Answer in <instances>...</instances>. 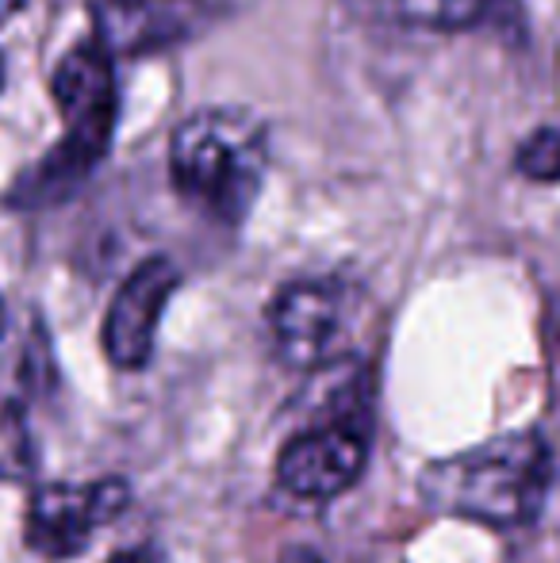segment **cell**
I'll list each match as a JSON object with an SVG mask.
<instances>
[{"label": "cell", "mask_w": 560, "mask_h": 563, "mask_svg": "<svg viewBox=\"0 0 560 563\" xmlns=\"http://www.w3.org/2000/svg\"><path fill=\"white\" fill-rule=\"evenodd\" d=\"M553 483V452L538 433H507L426 464L419 490L430 510L495 529L530 526Z\"/></svg>", "instance_id": "7a4b0ae2"}, {"label": "cell", "mask_w": 560, "mask_h": 563, "mask_svg": "<svg viewBox=\"0 0 560 563\" xmlns=\"http://www.w3.org/2000/svg\"><path fill=\"white\" fill-rule=\"evenodd\" d=\"M116 563H146V560H139V556H120Z\"/></svg>", "instance_id": "4fadbf2b"}, {"label": "cell", "mask_w": 560, "mask_h": 563, "mask_svg": "<svg viewBox=\"0 0 560 563\" xmlns=\"http://www.w3.org/2000/svg\"><path fill=\"white\" fill-rule=\"evenodd\" d=\"M223 4L227 0H89L97 38L112 54L131 58L196 38Z\"/></svg>", "instance_id": "52a82bcc"}, {"label": "cell", "mask_w": 560, "mask_h": 563, "mask_svg": "<svg viewBox=\"0 0 560 563\" xmlns=\"http://www.w3.org/2000/svg\"><path fill=\"white\" fill-rule=\"evenodd\" d=\"M369 418L361 407H345L327 422L296 433L277 456V479L288 495L327 503L361 479L369 460Z\"/></svg>", "instance_id": "5b68a950"}, {"label": "cell", "mask_w": 560, "mask_h": 563, "mask_svg": "<svg viewBox=\"0 0 560 563\" xmlns=\"http://www.w3.org/2000/svg\"><path fill=\"white\" fill-rule=\"evenodd\" d=\"M270 162V139L254 112L211 108L177 126L169 142L173 188L219 223H242L254 208Z\"/></svg>", "instance_id": "3957f363"}, {"label": "cell", "mask_w": 560, "mask_h": 563, "mask_svg": "<svg viewBox=\"0 0 560 563\" xmlns=\"http://www.w3.org/2000/svg\"><path fill=\"white\" fill-rule=\"evenodd\" d=\"M54 387V353L35 314L20 322L0 349V479L23 483L35 475L39 449L31 433V407Z\"/></svg>", "instance_id": "277c9868"}, {"label": "cell", "mask_w": 560, "mask_h": 563, "mask_svg": "<svg viewBox=\"0 0 560 563\" xmlns=\"http://www.w3.org/2000/svg\"><path fill=\"white\" fill-rule=\"evenodd\" d=\"M345 327V288L338 280H296L277 291L270 330L277 353L292 368H319L330 361Z\"/></svg>", "instance_id": "ba28073f"}, {"label": "cell", "mask_w": 560, "mask_h": 563, "mask_svg": "<svg viewBox=\"0 0 560 563\" xmlns=\"http://www.w3.org/2000/svg\"><path fill=\"white\" fill-rule=\"evenodd\" d=\"M0 89H4V58H0Z\"/></svg>", "instance_id": "5bb4252c"}, {"label": "cell", "mask_w": 560, "mask_h": 563, "mask_svg": "<svg viewBox=\"0 0 560 563\" xmlns=\"http://www.w3.org/2000/svg\"><path fill=\"white\" fill-rule=\"evenodd\" d=\"M0 330H4V303H0Z\"/></svg>", "instance_id": "9a60e30c"}, {"label": "cell", "mask_w": 560, "mask_h": 563, "mask_svg": "<svg viewBox=\"0 0 560 563\" xmlns=\"http://www.w3.org/2000/svg\"><path fill=\"white\" fill-rule=\"evenodd\" d=\"M518 173L530 180H560V131L557 126H541L523 142L515 157Z\"/></svg>", "instance_id": "8fae6325"}, {"label": "cell", "mask_w": 560, "mask_h": 563, "mask_svg": "<svg viewBox=\"0 0 560 563\" xmlns=\"http://www.w3.org/2000/svg\"><path fill=\"white\" fill-rule=\"evenodd\" d=\"M399 15L430 31H472L495 20L499 0H396Z\"/></svg>", "instance_id": "30bf717a"}, {"label": "cell", "mask_w": 560, "mask_h": 563, "mask_svg": "<svg viewBox=\"0 0 560 563\" xmlns=\"http://www.w3.org/2000/svg\"><path fill=\"white\" fill-rule=\"evenodd\" d=\"M177 284L180 273L169 257L142 261L135 273L123 280V288L116 291L105 319V353L116 368L135 372L150 364L157 327H162V314L169 307Z\"/></svg>", "instance_id": "9c48e42d"}, {"label": "cell", "mask_w": 560, "mask_h": 563, "mask_svg": "<svg viewBox=\"0 0 560 563\" xmlns=\"http://www.w3.org/2000/svg\"><path fill=\"white\" fill-rule=\"evenodd\" d=\"M131 503V487L123 479L100 483H51L39 487L23 514V541L43 560H74L89 549L92 533L105 521L120 518Z\"/></svg>", "instance_id": "8992f818"}, {"label": "cell", "mask_w": 560, "mask_h": 563, "mask_svg": "<svg viewBox=\"0 0 560 563\" xmlns=\"http://www.w3.org/2000/svg\"><path fill=\"white\" fill-rule=\"evenodd\" d=\"M51 92L66 119V134L54 142L51 154L23 169L20 180L8 188L4 200L15 211H43L69 200L89 180V173L105 162L108 146H112L116 115H120L112 51L100 38L77 43L54 69Z\"/></svg>", "instance_id": "6da1fadb"}, {"label": "cell", "mask_w": 560, "mask_h": 563, "mask_svg": "<svg viewBox=\"0 0 560 563\" xmlns=\"http://www.w3.org/2000/svg\"><path fill=\"white\" fill-rule=\"evenodd\" d=\"M28 4H31V0H0V23H8L12 15H20Z\"/></svg>", "instance_id": "7c38bea8"}]
</instances>
